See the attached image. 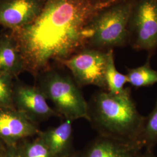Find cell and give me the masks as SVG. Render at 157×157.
Returning <instances> with one entry per match:
<instances>
[{
    "label": "cell",
    "mask_w": 157,
    "mask_h": 157,
    "mask_svg": "<svg viewBox=\"0 0 157 157\" xmlns=\"http://www.w3.org/2000/svg\"><path fill=\"white\" fill-rule=\"evenodd\" d=\"M46 0H0V25L11 30L22 28L38 17Z\"/></svg>",
    "instance_id": "8"
},
{
    "label": "cell",
    "mask_w": 157,
    "mask_h": 157,
    "mask_svg": "<svg viewBox=\"0 0 157 157\" xmlns=\"http://www.w3.org/2000/svg\"><path fill=\"white\" fill-rule=\"evenodd\" d=\"M108 51L86 47L60 63L71 71L79 87L91 85L107 91Z\"/></svg>",
    "instance_id": "6"
},
{
    "label": "cell",
    "mask_w": 157,
    "mask_h": 157,
    "mask_svg": "<svg viewBox=\"0 0 157 157\" xmlns=\"http://www.w3.org/2000/svg\"><path fill=\"white\" fill-rule=\"evenodd\" d=\"M13 78L0 74V109L13 107Z\"/></svg>",
    "instance_id": "17"
},
{
    "label": "cell",
    "mask_w": 157,
    "mask_h": 157,
    "mask_svg": "<svg viewBox=\"0 0 157 157\" xmlns=\"http://www.w3.org/2000/svg\"><path fill=\"white\" fill-rule=\"evenodd\" d=\"M135 157H157L154 154L152 149H148L145 148V151L142 152V151L139 153Z\"/></svg>",
    "instance_id": "19"
},
{
    "label": "cell",
    "mask_w": 157,
    "mask_h": 157,
    "mask_svg": "<svg viewBox=\"0 0 157 157\" xmlns=\"http://www.w3.org/2000/svg\"><path fill=\"white\" fill-rule=\"evenodd\" d=\"M128 30L132 47L152 56L157 50V0H133Z\"/></svg>",
    "instance_id": "5"
},
{
    "label": "cell",
    "mask_w": 157,
    "mask_h": 157,
    "mask_svg": "<svg viewBox=\"0 0 157 157\" xmlns=\"http://www.w3.org/2000/svg\"><path fill=\"white\" fill-rule=\"evenodd\" d=\"M47 100L37 86L24 83L13 85V107L34 124L59 116L55 109L49 106Z\"/></svg>",
    "instance_id": "7"
},
{
    "label": "cell",
    "mask_w": 157,
    "mask_h": 157,
    "mask_svg": "<svg viewBox=\"0 0 157 157\" xmlns=\"http://www.w3.org/2000/svg\"><path fill=\"white\" fill-rule=\"evenodd\" d=\"M25 71L22 56L11 34L0 37V74L16 78Z\"/></svg>",
    "instance_id": "11"
},
{
    "label": "cell",
    "mask_w": 157,
    "mask_h": 157,
    "mask_svg": "<svg viewBox=\"0 0 157 157\" xmlns=\"http://www.w3.org/2000/svg\"><path fill=\"white\" fill-rule=\"evenodd\" d=\"M111 4L94 0H46L32 22L11 30L22 56L25 71L36 78L50 68L51 62L60 63L87 47L91 21Z\"/></svg>",
    "instance_id": "1"
},
{
    "label": "cell",
    "mask_w": 157,
    "mask_h": 157,
    "mask_svg": "<svg viewBox=\"0 0 157 157\" xmlns=\"http://www.w3.org/2000/svg\"><path fill=\"white\" fill-rule=\"evenodd\" d=\"M72 122L65 119L56 128L40 132L50 150L51 157H65L69 155L73 133Z\"/></svg>",
    "instance_id": "12"
},
{
    "label": "cell",
    "mask_w": 157,
    "mask_h": 157,
    "mask_svg": "<svg viewBox=\"0 0 157 157\" xmlns=\"http://www.w3.org/2000/svg\"><path fill=\"white\" fill-rule=\"evenodd\" d=\"M4 157H24L21 145L7 147L4 151Z\"/></svg>",
    "instance_id": "18"
},
{
    "label": "cell",
    "mask_w": 157,
    "mask_h": 157,
    "mask_svg": "<svg viewBox=\"0 0 157 157\" xmlns=\"http://www.w3.org/2000/svg\"><path fill=\"white\" fill-rule=\"evenodd\" d=\"M97 2L104 3V4H113L116 2H118L120 0H94Z\"/></svg>",
    "instance_id": "20"
},
{
    "label": "cell",
    "mask_w": 157,
    "mask_h": 157,
    "mask_svg": "<svg viewBox=\"0 0 157 157\" xmlns=\"http://www.w3.org/2000/svg\"><path fill=\"white\" fill-rule=\"evenodd\" d=\"M20 145L24 157H51L50 150L39 134L33 140H25Z\"/></svg>",
    "instance_id": "16"
},
{
    "label": "cell",
    "mask_w": 157,
    "mask_h": 157,
    "mask_svg": "<svg viewBox=\"0 0 157 157\" xmlns=\"http://www.w3.org/2000/svg\"><path fill=\"white\" fill-rule=\"evenodd\" d=\"M88 104L89 122L100 136L124 142L141 141L146 117L137 110L129 87L117 94L101 90Z\"/></svg>",
    "instance_id": "2"
},
{
    "label": "cell",
    "mask_w": 157,
    "mask_h": 157,
    "mask_svg": "<svg viewBox=\"0 0 157 157\" xmlns=\"http://www.w3.org/2000/svg\"><path fill=\"white\" fill-rule=\"evenodd\" d=\"M65 157H81L80 155H78V154H71V155H68Z\"/></svg>",
    "instance_id": "21"
},
{
    "label": "cell",
    "mask_w": 157,
    "mask_h": 157,
    "mask_svg": "<svg viewBox=\"0 0 157 157\" xmlns=\"http://www.w3.org/2000/svg\"><path fill=\"white\" fill-rule=\"evenodd\" d=\"M140 140L148 149L153 150L157 144V99L153 110L146 117Z\"/></svg>",
    "instance_id": "15"
},
{
    "label": "cell",
    "mask_w": 157,
    "mask_h": 157,
    "mask_svg": "<svg viewBox=\"0 0 157 157\" xmlns=\"http://www.w3.org/2000/svg\"><path fill=\"white\" fill-rule=\"evenodd\" d=\"M4 151L2 150V144H1V141L0 140V154H2Z\"/></svg>",
    "instance_id": "22"
},
{
    "label": "cell",
    "mask_w": 157,
    "mask_h": 157,
    "mask_svg": "<svg viewBox=\"0 0 157 157\" xmlns=\"http://www.w3.org/2000/svg\"><path fill=\"white\" fill-rule=\"evenodd\" d=\"M4 151L3 152L2 154H0V157H4Z\"/></svg>",
    "instance_id": "23"
},
{
    "label": "cell",
    "mask_w": 157,
    "mask_h": 157,
    "mask_svg": "<svg viewBox=\"0 0 157 157\" xmlns=\"http://www.w3.org/2000/svg\"><path fill=\"white\" fill-rule=\"evenodd\" d=\"M40 132L37 124L15 108L0 109V140L7 147L17 146Z\"/></svg>",
    "instance_id": "9"
},
{
    "label": "cell",
    "mask_w": 157,
    "mask_h": 157,
    "mask_svg": "<svg viewBox=\"0 0 157 157\" xmlns=\"http://www.w3.org/2000/svg\"><path fill=\"white\" fill-rule=\"evenodd\" d=\"M133 0H120L98 12L87 28V47L107 51L129 44V17Z\"/></svg>",
    "instance_id": "3"
},
{
    "label": "cell",
    "mask_w": 157,
    "mask_h": 157,
    "mask_svg": "<svg viewBox=\"0 0 157 157\" xmlns=\"http://www.w3.org/2000/svg\"><path fill=\"white\" fill-rule=\"evenodd\" d=\"M37 87L51 101L59 117L75 121H89V104L73 78L54 71L51 67L40 74Z\"/></svg>",
    "instance_id": "4"
},
{
    "label": "cell",
    "mask_w": 157,
    "mask_h": 157,
    "mask_svg": "<svg viewBox=\"0 0 157 157\" xmlns=\"http://www.w3.org/2000/svg\"><path fill=\"white\" fill-rule=\"evenodd\" d=\"M143 148L140 141L124 142L99 135L82 157H135Z\"/></svg>",
    "instance_id": "10"
},
{
    "label": "cell",
    "mask_w": 157,
    "mask_h": 157,
    "mask_svg": "<svg viewBox=\"0 0 157 157\" xmlns=\"http://www.w3.org/2000/svg\"><path fill=\"white\" fill-rule=\"evenodd\" d=\"M150 56L146 63L139 67L128 68V83L136 88L149 87L157 83V70H155L150 65Z\"/></svg>",
    "instance_id": "13"
},
{
    "label": "cell",
    "mask_w": 157,
    "mask_h": 157,
    "mask_svg": "<svg viewBox=\"0 0 157 157\" xmlns=\"http://www.w3.org/2000/svg\"><path fill=\"white\" fill-rule=\"evenodd\" d=\"M108 61L105 75L107 91L111 94H117L124 90V86L128 83L126 75L120 73L115 64L113 49L108 51Z\"/></svg>",
    "instance_id": "14"
}]
</instances>
